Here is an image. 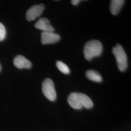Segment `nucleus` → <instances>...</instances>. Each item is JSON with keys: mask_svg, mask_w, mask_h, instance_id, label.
Segmentation results:
<instances>
[{"mask_svg": "<svg viewBox=\"0 0 131 131\" xmlns=\"http://www.w3.org/2000/svg\"><path fill=\"white\" fill-rule=\"evenodd\" d=\"M44 9V5L43 4L34 5L27 11L26 18L28 21L34 20L39 17Z\"/></svg>", "mask_w": 131, "mask_h": 131, "instance_id": "nucleus-5", "label": "nucleus"}, {"mask_svg": "<svg viewBox=\"0 0 131 131\" xmlns=\"http://www.w3.org/2000/svg\"><path fill=\"white\" fill-rule=\"evenodd\" d=\"M81 2L80 0H72L71 1V3L74 5H77Z\"/></svg>", "mask_w": 131, "mask_h": 131, "instance_id": "nucleus-13", "label": "nucleus"}, {"mask_svg": "<svg viewBox=\"0 0 131 131\" xmlns=\"http://www.w3.org/2000/svg\"><path fill=\"white\" fill-rule=\"evenodd\" d=\"M103 52V46L101 42L92 40L87 42L84 46V53L85 58L90 61L95 57L100 56Z\"/></svg>", "mask_w": 131, "mask_h": 131, "instance_id": "nucleus-2", "label": "nucleus"}, {"mask_svg": "<svg viewBox=\"0 0 131 131\" xmlns=\"http://www.w3.org/2000/svg\"><path fill=\"white\" fill-rule=\"evenodd\" d=\"M125 1L123 0H112L111 1L110 10L111 13L114 15H117L124 4Z\"/></svg>", "mask_w": 131, "mask_h": 131, "instance_id": "nucleus-9", "label": "nucleus"}, {"mask_svg": "<svg viewBox=\"0 0 131 131\" xmlns=\"http://www.w3.org/2000/svg\"><path fill=\"white\" fill-rule=\"evenodd\" d=\"M35 27L45 32H53L54 31L49 20L45 18H41L39 19L35 24Z\"/></svg>", "mask_w": 131, "mask_h": 131, "instance_id": "nucleus-8", "label": "nucleus"}, {"mask_svg": "<svg viewBox=\"0 0 131 131\" xmlns=\"http://www.w3.org/2000/svg\"><path fill=\"white\" fill-rule=\"evenodd\" d=\"M68 102L70 106L75 109H81L83 107L90 109L93 106L91 99L81 93L73 92L70 94L68 97Z\"/></svg>", "mask_w": 131, "mask_h": 131, "instance_id": "nucleus-1", "label": "nucleus"}, {"mask_svg": "<svg viewBox=\"0 0 131 131\" xmlns=\"http://www.w3.org/2000/svg\"><path fill=\"white\" fill-rule=\"evenodd\" d=\"M112 52L116 57L119 70L125 71L128 67V62L126 54L123 47L120 44H117L113 48Z\"/></svg>", "mask_w": 131, "mask_h": 131, "instance_id": "nucleus-3", "label": "nucleus"}, {"mask_svg": "<svg viewBox=\"0 0 131 131\" xmlns=\"http://www.w3.org/2000/svg\"><path fill=\"white\" fill-rule=\"evenodd\" d=\"M6 29L5 26L0 23V41L4 40L6 37Z\"/></svg>", "mask_w": 131, "mask_h": 131, "instance_id": "nucleus-12", "label": "nucleus"}, {"mask_svg": "<svg viewBox=\"0 0 131 131\" xmlns=\"http://www.w3.org/2000/svg\"><path fill=\"white\" fill-rule=\"evenodd\" d=\"M56 65L58 70L63 73L65 74H68L70 73V70L68 66L63 62L60 61H57Z\"/></svg>", "mask_w": 131, "mask_h": 131, "instance_id": "nucleus-11", "label": "nucleus"}, {"mask_svg": "<svg viewBox=\"0 0 131 131\" xmlns=\"http://www.w3.org/2000/svg\"><path fill=\"white\" fill-rule=\"evenodd\" d=\"M60 36L53 32H42L41 34V42L42 44H54L59 41Z\"/></svg>", "mask_w": 131, "mask_h": 131, "instance_id": "nucleus-6", "label": "nucleus"}, {"mask_svg": "<svg viewBox=\"0 0 131 131\" xmlns=\"http://www.w3.org/2000/svg\"><path fill=\"white\" fill-rule=\"evenodd\" d=\"M13 63L14 66L19 69H30L32 66L30 61L24 56L21 55H18L14 58Z\"/></svg>", "mask_w": 131, "mask_h": 131, "instance_id": "nucleus-7", "label": "nucleus"}, {"mask_svg": "<svg viewBox=\"0 0 131 131\" xmlns=\"http://www.w3.org/2000/svg\"><path fill=\"white\" fill-rule=\"evenodd\" d=\"M1 69H2V67H1V64H0V71L1 70Z\"/></svg>", "mask_w": 131, "mask_h": 131, "instance_id": "nucleus-14", "label": "nucleus"}, {"mask_svg": "<svg viewBox=\"0 0 131 131\" xmlns=\"http://www.w3.org/2000/svg\"><path fill=\"white\" fill-rule=\"evenodd\" d=\"M42 90L44 96L49 100L54 101L56 99V93L54 85L52 80L46 78L43 82Z\"/></svg>", "mask_w": 131, "mask_h": 131, "instance_id": "nucleus-4", "label": "nucleus"}, {"mask_svg": "<svg viewBox=\"0 0 131 131\" xmlns=\"http://www.w3.org/2000/svg\"><path fill=\"white\" fill-rule=\"evenodd\" d=\"M85 76L89 79L95 82H101L103 80L102 76L95 70H88L85 72Z\"/></svg>", "mask_w": 131, "mask_h": 131, "instance_id": "nucleus-10", "label": "nucleus"}]
</instances>
